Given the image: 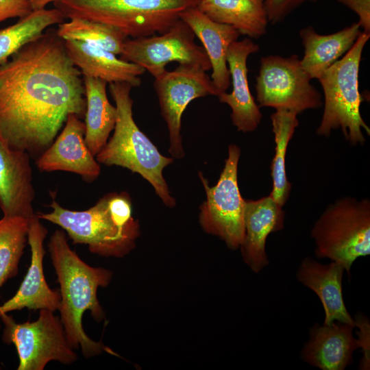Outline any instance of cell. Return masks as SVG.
<instances>
[{"instance_id":"1","label":"cell","mask_w":370,"mask_h":370,"mask_svg":"<svg viewBox=\"0 0 370 370\" xmlns=\"http://www.w3.org/2000/svg\"><path fill=\"white\" fill-rule=\"evenodd\" d=\"M81 71L56 32L42 34L0 65V137L38 158L70 114H85Z\"/></svg>"},{"instance_id":"2","label":"cell","mask_w":370,"mask_h":370,"mask_svg":"<svg viewBox=\"0 0 370 370\" xmlns=\"http://www.w3.org/2000/svg\"><path fill=\"white\" fill-rule=\"evenodd\" d=\"M48 250L60 285L61 301L58 310L68 341L74 349L80 348L84 357L96 356L106 347L101 341L88 336L82 326V317L89 310L95 320L101 321L104 319L105 312L97 299V289L109 284L112 273L84 262L71 249L63 230H57L51 236Z\"/></svg>"},{"instance_id":"3","label":"cell","mask_w":370,"mask_h":370,"mask_svg":"<svg viewBox=\"0 0 370 370\" xmlns=\"http://www.w3.org/2000/svg\"><path fill=\"white\" fill-rule=\"evenodd\" d=\"M132 86L127 83H109V90L116 108L114 134L95 156L106 166H119L140 175L154 188L158 196L169 208L175 205L162 171L173 159L162 156L138 128L132 114Z\"/></svg>"},{"instance_id":"4","label":"cell","mask_w":370,"mask_h":370,"mask_svg":"<svg viewBox=\"0 0 370 370\" xmlns=\"http://www.w3.org/2000/svg\"><path fill=\"white\" fill-rule=\"evenodd\" d=\"M197 0H60L64 17L82 18L111 26L133 38L162 34Z\"/></svg>"},{"instance_id":"5","label":"cell","mask_w":370,"mask_h":370,"mask_svg":"<svg viewBox=\"0 0 370 370\" xmlns=\"http://www.w3.org/2000/svg\"><path fill=\"white\" fill-rule=\"evenodd\" d=\"M369 37L362 32L344 56L318 79L324 94V109L317 135L328 136L332 130L341 129L346 140L356 145L365 142L362 130L370 134L360 114L362 99L358 88L362 53Z\"/></svg>"},{"instance_id":"6","label":"cell","mask_w":370,"mask_h":370,"mask_svg":"<svg viewBox=\"0 0 370 370\" xmlns=\"http://www.w3.org/2000/svg\"><path fill=\"white\" fill-rule=\"evenodd\" d=\"M311 236L319 258L343 266L347 275L354 262L370 254V201L345 197L330 204L314 223Z\"/></svg>"},{"instance_id":"7","label":"cell","mask_w":370,"mask_h":370,"mask_svg":"<svg viewBox=\"0 0 370 370\" xmlns=\"http://www.w3.org/2000/svg\"><path fill=\"white\" fill-rule=\"evenodd\" d=\"M48 213L36 212L41 220L59 225L73 244H85L88 250L102 256L122 258L132 251L139 235L138 221L122 228L111 214L108 194L86 210H71L61 206L52 197Z\"/></svg>"},{"instance_id":"8","label":"cell","mask_w":370,"mask_h":370,"mask_svg":"<svg viewBox=\"0 0 370 370\" xmlns=\"http://www.w3.org/2000/svg\"><path fill=\"white\" fill-rule=\"evenodd\" d=\"M49 309H40L34 321L16 323L12 316L3 314L2 339L16 347L19 365L18 370H42L54 360L70 365L77 359L70 345L60 317Z\"/></svg>"},{"instance_id":"9","label":"cell","mask_w":370,"mask_h":370,"mask_svg":"<svg viewBox=\"0 0 370 370\" xmlns=\"http://www.w3.org/2000/svg\"><path fill=\"white\" fill-rule=\"evenodd\" d=\"M241 149L236 145L228 147V156L215 186L210 187L199 173L206 200L200 207L199 221L209 234L221 238L228 247H240L245 236V201L238 185V164Z\"/></svg>"},{"instance_id":"10","label":"cell","mask_w":370,"mask_h":370,"mask_svg":"<svg viewBox=\"0 0 370 370\" xmlns=\"http://www.w3.org/2000/svg\"><path fill=\"white\" fill-rule=\"evenodd\" d=\"M311 80L297 55L262 57L256 84L258 106L297 114L319 108L321 95L311 84Z\"/></svg>"},{"instance_id":"11","label":"cell","mask_w":370,"mask_h":370,"mask_svg":"<svg viewBox=\"0 0 370 370\" xmlns=\"http://www.w3.org/2000/svg\"><path fill=\"white\" fill-rule=\"evenodd\" d=\"M159 34L127 39L121 58L140 66L154 78L164 73L171 62L197 66L206 71L211 69L204 47L195 42L193 32L182 20Z\"/></svg>"},{"instance_id":"12","label":"cell","mask_w":370,"mask_h":370,"mask_svg":"<svg viewBox=\"0 0 370 370\" xmlns=\"http://www.w3.org/2000/svg\"><path fill=\"white\" fill-rule=\"evenodd\" d=\"M153 86L169 130V151L172 158H182L184 151L181 119L184 111L193 100L209 95L218 96L220 92L206 71L188 64H180L173 71H166L155 78Z\"/></svg>"},{"instance_id":"13","label":"cell","mask_w":370,"mask_h":370,"mask_svg":"<svg viewBox=\"0 0 370 370\" xmlns=\"http://www.w3.org/2000/svg\"><path fill=\"white\" fill-rule=\"evenodd\" d=\"M85 124L75 114H69L65 125L52 144L36 160L39 171L71 172L88 182L99 177V163L88 148Z\"/></svg>"},{"instance_id":"14","label":"cell","mask_w":370,"mask_h":370,"mask_svg":"<svg viewBox=\"0 0 370 370\" xmlns=\"http://www.w3.org/2000/svg\"><path fill=\"white\" fill-rule=\"evenodd\" d=\"M47 233V229L35 212L29 221L28 244L32 252L30 265L16 294L0 306V317L23 308L58 310L61 301L60 290L51 289L48 286L43 271L45 254L43 243Z\"/></svg>"},{"instance_id":"15","label":"cell","mask_w":370,"mask_h":370,"mask_svg":"<svg viewBox=\"0 0 370 370\" xmlns=\"http://www.w3.org/2000/svg\"><path fill=\"white\" fill-rule=\"evenodd\" d=\"M259 51V46L250 38L233 42L227 53V64L232 80V90L217 97L232 109L231 119L238 131L251 132L260 124L262 115L249 88L247 66L249 55Z\"/></svg>"},{"instance_id":"16","label":"cell","mask_w":370,"mask_h":370,"mask_svg":"<svg viewBox=\"0 0 370 370\" xmlns=\"http://www.w3.org/2000/svg\"><path fill=\"white\" fill-rule=\"evenodd\" d=\"M30 156L10 147L0 137V209L4 217L29 219L35 212Z\"/></svg>"},{"instance_id":"17","label":"cell","mask_w":370,"mask_h":370,"mask_svg":"<svg viewBox=\"0 0 370 370\" xmlns=\"http://www.w3.org/2000/svg\"><path fill=\"white\" fill-rule=\"evenodd\" d=\"M285 212L269 195L257 200H245V236L240 246L245 262L255 273L269 262L266 254L267 236L284 227Z\"/></svg>"},{"instance_id":"18","label":"cell","mask_w":370,"mask_h":370,"mask_svg":"<svg viewBox=\"0 0 370 370\" xmlns=\"http://www.w3.org/2000/svg\"><path fill=\"white\" fill-rule=\"evenodd\" d=\"M180 19L188 25L201 42L210 62L211 79L215 87L220 93L226 92L230 84L227 53L240 33L231 25L212 20L197 5L180 13Z\"/></svg>"},{"instance_id":"19","label":"cell","mask_w":370,"mask_h":370,"mask_svg":"<svg viewBox=\"0 0 370 370\" xmlns=\"http://www.w3.org/2000/svg\"><path fill=\"white\" fill-rule=\"evenodd\" d=\"M354 328L338 321L321 326L316 324L301 350L302 359L322 370L345 369L358 349L352 333Z\"/></svg>"},{"instance_id":"20","label":"cell","mask_w":370,"mask_h":370,"mask_svg":"<svg viewBox=\"0 0 370 370\" xmlns=\"http://www.w3.org/2000/svg\"><path fill=\"white\" fill-rule=\"evenodd\" d=\"M345 271L343 266L336 262L323 264L310 257L303 259L298 268L297 280L313 291L322 303L324 325L338 321L355 327L343 299L342 279Z\"/></svg>"},{"instance_id":"21","label":"cell","mask_w":370,"mask_h":370,"mask_svg":"<svg viewBox=\"0 0 370 370\" xmlns=\"http://www.w3.org/2000/svg\"><path fill=\"white\" fill-rule=\"evenodd\" d=\"M64 42L70 59L84 75L99 78L107 83H127L132 87L141 84L140 76L145 70L140 66L84 42L71 40Z\"/></svg>"},{"instance_id":"22","label":"cell","mask_w":370,"mask_h":370,"mask_svg":"<svg viewBox=\"0 0 370 370\" xmlns=\"http://www.w3.org/2000/svg\"><path fill=\"white\" fill-rule=\"evenodd\" d=\"M357 22L327 35L317 33L312 26L299 31L304 48L301 64L311 79H318L326 69L352 48L362 32Z\"/></svg>"},{"instance_id":"23","label":"cell","mask_w":370,"mask_h":370,"mask_svg":"<svg viewBox=\"0 0 370 370\" xmlns=\"http://www.w3.org/2000/svg\"><path fill=\"white\" fill-rule=\"evenodd\" d=\"M106 86L104 80L84 75L86 101L84 139L95 157L106 145L116 121V108L108 99Z\"/></svg>"},{"instance_id":"24","label":"cell","mask_w":370,"mask_h":370,"mask_svg":"<svg viewBox=\"0 0 370 370\" xmlns=\"http://www.w3.org/2000/svg\"><path fill=\"white\" fill-rule=\"evenodd\" d=\"M197 6L212 20L234 27L240 34L258 38L267 32L264 0H202Z\"/></svg>"},{"instance_id":"25","label":"cell","mask_w":370,"mask_h":370,"mask_svg":"<svg viewBox=\"0 0 370 370\" xmlns=\"http://www.w3.org/2000/svg\"><path fill=\"white\" fill-rule=\"evenodd\" d=\"M297 113L278 109L271 116L275 148L271 164L273 188L269 194L282 207L286 204L291 190L286 172V153L288 145L299 125Z\"/></svg>"},{"instance_id":"26","label":"cell","mask_w":370,"mask_h":370,"mask_svg":"<svg viewBox=\"0 0 370 370\" xmlns=\"http://www.w3.org/2000/svg\"><path fill=\"white\" fill-rule=\"evenodd\" d=\"M58 8L33 10L14 24L0 29V65L27 43L40 37L45 29L64 20Z\"/></svg>"},{"instance_id":"27","label":"cell","mask_w":370,"mask_h":370,"mask_svg":"<svg viewBox=\"0 0 370 370\" xmlns=\"http://www.w3.org/2000/svg\"><path fill=\"white\" fill-rule=\"evenodd\" d=\"M56 34L63 40H77L121 55L127 37L118 29L102 23L82 18H71L60 23Z\"/></svg>"},{"instance_id":"28","label":"cell","mask_w":370,"mask_h":370,"mask_svg":"<svg viewBox=\"0 0 370 370\" xmlns=\"http://www.w3.org/2000/svg\"><path fill=\"white\" fill-rule=\"evenodd\" d=\"M29 219L3 217L0 219V288L18 272V264L28 243Z\"/></svg>"},{"instance_id":"29","label":"cell","mask_w":370,"mask_h":370,"mask_svg":"<svg viewBox=\"0 0 370 370\" xmlns=\"http://www.w3.org/2000/svg\"><path fill=\"white\" fill-rule=\"evenodd\" d=\"M319 0H264L268 21L272 24L283 21L293 10L306 2Z\"/></svg>"},{"instance_id":"30","label":"cell","mask_w":370,"mask_h":370,"mask_svg":"<svg viewBox=\"0 0 370 370\" xmlns=\"http://www.w3.org/2000/svg\"><path fill=\"white\" fill-rule=\"evenodd\" d=\"M355 327L359 329L356 338L358 348L362 351V358L359 367L360 369H369L370 363V324L369 319L362 314H358L354 319Z\"/></svg>"},{"instance_id":"31","label":"cell","mask_w":370,"mask_h":370,"mask_svg":"<svg viewBox=\"0 0 370 370\" xmlns=\"http://www.w3.org/2000/svg\"><path fill=\"white\" fill-rule=\"evenodd\" d=\"M29 0H0V23L8 18H22L32 12Z\"/></svg>"},{"instance_id":"32","label":"cell","mask_w":370,"mask_h":370,"mask_svg":"<svg viewBox=\"0 0 370 370\" xmlns=\"http://www.w3.org/2000/svg\"><path fill=\"white\" fill-rule=\"evenodd\" d=\"M354 11L358 16V24L363 32L370 34V0H337Z\"/></svg>"},{"instance_id":"33","label":"cell","mask_w":370,"mask_h":370,"mask_svg":"<svg viewBox=\"0 0 370 370\" xmlns=\"http://www.w3.org/2000/svg\"><path fill=\"white\" fill-rule=\"evenodd\" d=\"M60 0H29L32 10H38L45 8V7L52 2H57Z\"/></svg>"},{"instance_id":"34","label":"cell","mask_w":370,"mask_h":370,"mask_svg":"<svg viewBox=\"0 0 370 370\" xmlns=\"http://www.w3.org/2000/svg\"><path fill=\"white\" fill-rule=\"evenodd\" d=\"M197 1H202V0H197Z\"/></svg>"}]
</instances>
